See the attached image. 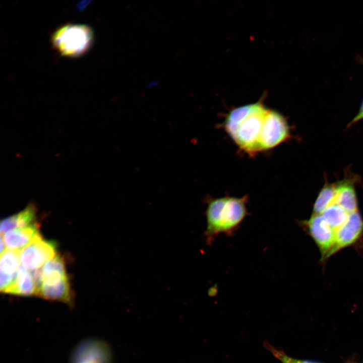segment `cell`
<instances>
[{
	"label": "cell",
	"mask_w": 363,
	"mask_h": 363,
	"mask_svg": "<svg viewBox=\"0 0 363 363\" xmlns=\"http://www.w3.org/2000/svg\"><path fill=\"white\" fill-rule=\"evenodd\" d=\"M268 109L260 102L231 110L225 121L226 132L247 153L259 151V139Z\"/></svg>",
	"instance_id": "6da1fadb"
},
{
	"label": "cell",
	"mask_w": 363,
	"mask_h": 363,
	"mask_svg": "<svg viewBox=\"0 0 363 363\" xmlns=\"http://www.w3.org/2000/svg\"><path fill=\"white\" fill-rule=\"evenodd\" d=\"M247 197H225L209 201L206 210V240L209 244L220 234L231 235L247 216Z\"/></svg>",
	"instance_id": "7a4b0ae2"
},
{
	"label": "cell",
	"mask_w": 363,
	"mask_h": 363,
	"mask_svg": "<svg viewBox=\"0 0 363 363\" xmlns=\"http://www.w3.org/2000/svg\"><path fill=\"white\" fill-rule=\"evenodd\" d=\"M94 34L92 28L84 24L68 23L58 27L52 33L53 47L61 55L80 56L91 48Z\"/></svg>",
	"instance_id": "3957f363"
},
{
	"label": "cell",
	"mask_w": 363,
	"mask_h": 363,
	"mask_svg": "<svg viewBox=\"0 0 363 363\" xmlns=\"http://www.w3.org/2000/svg\"><path fill=\"white\" fill-rule=\"evenodd\" d=\"M289 136V128L285 118L279 113L268 110L259 139V151L272 149Z\"/></svg>",
	"instance_id": "277c9868"
},
{
	"label": "cell",
	"mask_w": 363,
	"mask_h": 363,
	"mask_svg": "<svg viewBox=\"0 0 363 363\" xmlns=\"http://www.w3.org/2000/svg\"><path fill=\"white\" fill-rule=\"evenodd\" d=\"M363 236V219L358 211L348 214L346 221L335 231L332 247L325 260L337 252L354 245Z\"/></svg>",
	"instance_id": "5b68a950"
},
{
	"label": "cell",
	"mask_w": 363,
	"mask_h": 363,
	"mask_svg": "<svg viewBox=\"0 0 363 363\" xmlns=\"http://www.w3.org/2000/svg\"><path fill=\"white\" fill-rule=\"evenodd\" d=\"M56 255V243L43 239L41 236L21 251L20 260L23 266L32 271L41 268L44 263Z\"/></svg>",
	"instance_id": "8992f818"
},
{
	"label": "cell",
	"mask_w": 363,
	"mask_h": 363,
	"mask_svg": "<svg viewBox=\"0 0 363 363\" xmlns=\"http://www.w3.org/2000/svg\"><path fill=\"white\" fill-rule=\"evenodd\" d=\"M300 223L318 247L321 255V260H325L332 246L335 231L322 214H313L309 219L302 221Z\"/></svg>",
	"instance_id": "52a82bcc"
},
{
	"label": "cell",
	"mask_w": 363,
	"mask_h": 363,
	"mask_svg": "<svg viewBox=\"0 0 363 363\" xmlns=\"http://www.w3.org/2000/svg\"><path fill=\"white\" fill-rule=\"evenodd\" d=\"M72 363H110V354L104 342L94 339L80 343L72 354Z\"/></svg>",
	"instance_id": "ba28073f"
},
{
	"label": "cell",
	"mask_w": 363,
	"mask_h": 363,
	"mask_svg": "<svg viewBox=\"0 0 363 363\" xmlns=\"http://www.w3.org/2000/svg\"><path fill=\"white\" fill-rule=\"evenodd\" d=\"M41 236L38 225L35 223L25 227L9 230L4 234L3 238L7 250L21 251Z\"/></svg>",
	"instance_id": "9c48e42d"
},
{
	"label": "cell",
	"mask_w": 363,
	"mask_h": 363,
	"mask_svg": "<svg viewBox=\"0 0 363 363\" xmlns=\"http://www.w3.org/2000/svg\"><path fill=\"white\" fill-rule=\"evenodd\" d=\"M38 295L47 300L64 302L71 307L73 304V294L68 276L56 282L43 283Z\"/></svg>",
	"instance_id": "30bf717a"
},
{
	"label": "cell",
	"mask_w": 363,
	"mask_h": 363,
	"mask_svg": "<svg viewBox=\"0 0 363 363\" xmlns=\"http://www.w3.org/2000/svg\"><path fill=\"white\" fill-rule=\"evenodd\" d=\"M336 195L334 204L341 207L347 213L357 210V201L354 182L345 179L336 184Z\"/></svg>",
	"instance_id": "8fae6325"
},
{
	"label": "cell",
	"mask_w": 363,
	"mask_h": 363,
	"mask_svg": "<svg viewBox=\"0 0 363 363\" xmlns=\"http://www.w3.org/2000/svg\"><path fill=\"white\" fill-rule=\"evenodd\" d=\"M36 214L35 207L30 204L20 212L4 219L1 222V235L9 230L25 227L36 223Z\"/></svg>",
	"instance_id": "7c38bea8"
},
{
	"label": "cell",
	"mask_w": 363,
	"mask_h": 363,
	"mask_svg": "<svg viewBox=\"0 0 363 363\" xmlns=\"http://www.w3.org/2000/svg\"><path fill=\"white\" fill-rule=\"evenodd\" d=\"M7 293L22 295H38V290L29 270L22 265L20 266L16 280Z\"/></svg>",
	"instance_id": "4fadbf2b"
},
{
	"label": "cell",
	"mask_w": 363,
	"mask_h": 363,
	"mask_svg": "<svg viewBox=\"0 0 363 363\" xmlns=\"http://www.w3.org/2000/svg\"><path fill=\"white\" fill-rule=\"evenodd\" d=\"M42 270L43 283H52L68 277L65 261L59 255L47 261Z\"/></svg>",
	"instance_id": "5bb4252c"
},
{
	"label": "cell",
	"mask_w": 363,
	"mask_h": 363,
	"mask_svg": "<svg viewBox=\"0 0 363 363\" xmlns=\"http://www.w3.org/2000/svg\"><path fill=\"white\" fill-rule=\"evenodd\" d=\"M336 184L326 183L319 193L314 204L313 214H322L330 206L334 204Z\"/></svg>",
	"instance_id": "9a60e30c"
},
{
	"label": "cell",
	"mask_w": 363,
	"mask_h": 363,
	"mask_svg": "<svg viewBox=\"0 0 363 363\" xmlns=\"http://www.w3.org/2000/svg\"><path fill=\"white\" fill-rule=\"evenodd\" d=\"M21 251L7 250L1 255V274L8 275L17 274L20 266Z\"/></svg>",
	"instance_id": "2e32d148"
},
{
	"label": "cell",
	"mask_w": 363,
	"mask_h": 363,
	"mask_svg": "<svg viewBox=\"0 0 363 363\" xmlns=\"http://www.w3.org/2000/svg\"><path fill=\"white\" fill-rule=\"evenodd\" d=\"M341 207L334 204L328 207L322 214L330 226L336 231L347 220L348 214Z\"/></svg>",
	"instance_id": "e0dca14e"
},
{
	"label": "cell",
	"mask_w": 363,
	"mask_h": 363,
	"mask_svg": "<svg viewBox=\"0 0 363 363\" xmlns=\"http://www.w3.org/2000/svg\"><path fill=\"white\" fill-rule=\"evenodd\" d=\"M264 346L268 351L271 352L275 357L282 363H321L313 360L293 358L288 355L282 350L274 347L267 341L264 342Z\"/></svg>",
	"instance_id": "ac0fdd59"
},
{
	"label": "cell",
	"mask_w": 363,
	"mask_h": 363,
	"mask_svg": "<svg viewBox=\"0 0 363 363\" xmlns=\"http://www.w3.org/2000/svg\"><path fill=\"white\" fill-rule=\"evenodd\" d=\"M362 119H363V100L359 108V111L355 116V117L352 119V120L350 122L348 125L350 126L352 124Z\"/></svg>",
	"instance_id": "d6986e66"
},
{
	"label": "cell",
	"mask_w": 363,
	"mask_h": 363,
	"mask_svg": "<svg viewBox=\"0 0 363 363\" xmlns=\"http://www.w3.org/2000/svg\"><path fill=\"white\" fill-rule=\"evenodd\" d=\"M7 250L3 236H1V255L4 253Z\"/></svg>",
	"instance_id": "ffe728a7"
}]
</instances>
